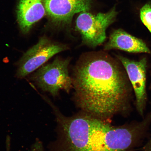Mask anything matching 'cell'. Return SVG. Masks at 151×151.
I'll return each instance as SVG.
<instances>
[{
  "label": "cell",
  "instance_id": "obj_6",
  "mask_svg": "<svg viewBox=\"0 0 151 151\" xmlns=\"http://www.w3.org/2000/svg\"><path fill=\"white\" fill-rule=\"evenodd\" d=\"M116 57L125 70L134 92L137 112L143 116L147 101L146 58H143L139 61H135L118 55H116Z\"/></svg>",
  "mask_w": 151,
  "mask_h": 151
},
{
  "label": "cell",
  "instance_id": "obj_13",
  "mask_svg": "<svg viewBox=\"0 0 151 151\" xmlns=\"http://www.w3.org/2000/svg\"><path fill=\"white\" fill-rule=\"evenodd\" d=\"M7 144L6 145L7 146V151H10V150H9V148H10V147H9V146H10V144H9V138H8V139H7Z\"/></svg>",
  "mask_w": 151,
  "mask_h": 151
},
{
  "label": "cell",
  "instance_id": "obj_5",
  "mask_svg": "<svg viewBox=\"0 0 151 151\" xmlns=\"http://www.w3.org/2000/svg\"><path fill=\"white\" fill-rule=\"evenodd\" d=\"M69 49L67 45L56 42L46 37L41 38L18 62L17 76L23 78L39 68L55 55Z\"/></svg>",
  "mask_w": 151,
  "mask_h": 151
},
{
  "label": "cell",
  "instance_id": "obj_10",
  "mask_svg": "<svg viewBox=\"0 0 151 151\" xmlns=\"http://www.w3.org/2000/svg\"><path fill=\"white\" fill-rule=\"evenodd\" d=\"M141 19L151 33V4L148 3L140 10Z\"/></svg>",
  "mask_w": 151,
  "mask_h": 151
},
{
  "label": "cell",
  "instance_id": "obj_8",
  "mask_svg": "<svg viewBox=\"0 0 151 151\" xmlns=\"http://www.w3.org/2000/svg\"><path fill=\"white\" fill-rule=\"evenodd\" d=\"M46 0H20L17 8V17L22 33L26 34L33 24L46 15Z\"/></svg>",
  "mask_w": 151,
  "mask_h": 151
},
{
  "label": "cell",
  "instance_id": "obj_2",
  "mask_svg": "<svg viewBox=\"0 0 151 151\" xmlns=\"http://www.w3.org/2000/svg\"><path fill=\"white\" fill-rule=\"evenodd\" d=\"M61 135L62 151H129L139 141L133 124L116 127L84 112L72 116L53 109Z\"/></svg>",
  "mask_w": 151,
  "mask_h": 151
},
{
  "label": "cell",
  "instance_id": "obj_1",
  "mask_svg": "<svg viewBox=\"0 0 151 151\" xmlns=\"http://www.w3.org/2000/svg\"><path fill=\"white\" fill-rule=\"evenodd\" d=\"M76 104L83 112L106 120L131 108L132 88L119 60L103 51L83 55L72 77Z\"/></svg>",
  "mask_w": 151,
  "mask_h": 151
},
{
  "label": "cell",
  "instance_id": "obj_3",
  "mask_svg": "<svg viewBox=\"0 0 151 151\" xmlns=\"http://www.w3.org/2000/svg\"><path fill=\"white\" fill-rule=\"evenodd\" d=\"M71 59L57 56L51 63L40 68L32 79L40 88L53 97L59 95L61 90L69 93L73 88L72 79L69 72Z\"/></svg>",
  "mask_w": 151,
  "mask_h": 151
},
{
  "label": "cell",
  "instance_id": "obj_4",
  "mask_svg": "<svg viewBox=\"0 0 151 151\" xmlns=\"http://www.w3.org/2000/svg\"><path fill=\"white\" fill-rule=\"evenodd\" d=\"M117 14L115 6L106 13H80L75 29L80 34L82 45L94 48L102 44L106 39L107 28L115 21Z\"/></svg>",
  "mask_w": 151,
  "mask_h": 151
},
{
  "label": "cell",
  "instance_id": "obj_14",
  "mask_svg": "<svg viewBox=\"0 0 151 151\" xmlns=\"http://www.w3.org/2000/svg\"><path fill=\"white\" fill-rule=\"evenodd\" d=\"M150 87H151V86H150Z\"/></svg>",
  "mask_w": 151,
  "mask_h": 151
},
{
  "label": "cell",
  "instance_id": "obj_12",
  "mask_svg": "<svg viewBox=\"0 0 151 151\" xmlns=\"http://www.w3.org/2000/svg\"><path fill=\"white\" fill-rule=\"evenodd\" d=\"M146 151H151V139L145 147Z\"/></svg>",
  "mask_w": 151,
  "mask_h": 151
},
{
  "label": "cell",
  "instance_id": "obj_9",
  "mask_svg": "<svg viewBox=\"0 0 151 151\" xmlns=\"http://www.w3.org/2000/svg\"><path fill=\"white\" fill-rule=\"evenodd\" d=\"M112 50L133 53H145L151 54V50L144 41L120 29L112 32L104 47V50Z\"/></svg>",
  "mask_w": 151,
  "mask_h": 151
},
{
  "label": "cell",
  "instance_id": "obj_11",
  "mask_svg": "<svg viewBox=\"0 0 151 151\" xmlns=\"http://www.w3.org/2000/svg\"><path fill=\"white\" fill-rule=\"evenodd\" d=\"M31 151H45L42 143L39 140H37L32 146Z\"/></svg>",
  "mask_w": 151,
  "mask_h": 151
},
{
  "label": "cell",
  "instance_id": "obj_7",
  "mask_svg": "<svg viewBox=\"0 0 151 151\" xmlns=\"http://www.w3.org/2000/svg\"><path fill=\"white\" fill-rule=\"evenodd\" d=\"M92 0H46V14L53 24L58 26L70 24L74 15L89 12Z\"/></svg>",
  "mask_w": 151,
  "mask_h": 151
}]
</instances>
